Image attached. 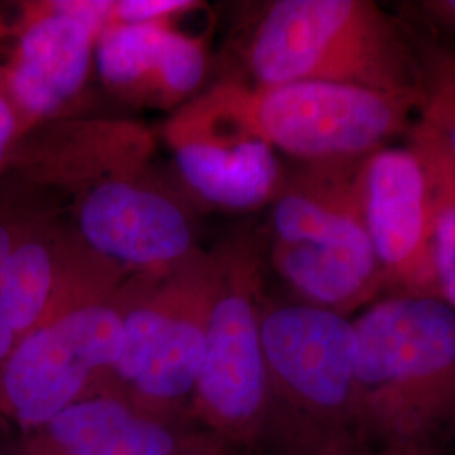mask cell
<instances>
[{
  "label": "cell",
  "mask_w": 455,
  "mask_h": 455,
  "mask_svg": "<svg viewBox=\"0 0 455 455\" xmlns=\"http://www.w3.org/2000/svg\"><path fill=\"white\" fill-rule=\"evenodd\" d=\"M353 324L363 442L383 455H452L455 310L434 297H383Z\"/></svg>",
  "instance_id": "6da1fadb"
},
{
  "label": "cell",
  "mask_w": 455,
  "mask_h": 455,
  "mask_svg": "<svg viewBox=\"0 0 455 455\" xmlns=\"http://www.w3.org/2000/svg\"><path fill=\"white\" fill-rule=\"evenodd\" d=\"M246 63L260 86L324 82L417 95L411 31L371 0L265 4Z\"/></svg>",
  "instance_id": "7a4b0ae2"
},
{
  "label": "cell",
  "mask_w": 455,
  "mask_h": 455,
  "mask_svg": "<svg viewBox=\"0 0 455 455\" xmlns=\"http://www.w3.org/2000/svg\"><path fill=\"white\" fill-rule=\"evenodd\" d=\"M419 95L339 83L221 86L196 114L307 164L363 161L407 135Z\"/></svg>",
  "instance_id": "3957f363"
},
{
  "label": "cell",
  "mask_w": 455,
  "mask_h": 455,
  "mask_svg": "<svg viewBox=\"0 0 455 455\" xmlns=\"http://www.w3.org/2000/svg\"><path fill=\"white\" fill-rule=\"evenodd\" d=\"M261 347L268 400L260 449L282 443L363 442L356 387L358 341L351 317L300 300H265Z\"/></svg>",
  "instance_id": "277c9868"
},
{
  "label": "cell",
  "mask_w": 455,
  "mask_h": 455,
  "mask_svg": "<svg viewBox=\"0 0 455 455\" xmlns=\"http://www.w3.org/2000/svg\"><path fill=\"white\" fill-rule=\"evenodd\" d=\"M260 261L250 240L216 261L206 355L188 420L231 455L260 449L268 383L261 347Z\"/></svg>",
  "instance_id": "5b68a950"
},
{
  "label": "cell",
  "mask_w": 455,
  "mask_h": 455,
  "mask_svg": "<svg viewBox=\"0 0 455 455\" xmlns=\"http://www.w3.org/2000/svg\"><path fill=\"white\" fill-rule=\"evenodd\" d=\"M127 293L66 306L24 334L0 368V422L24 435L105 390L120 359Z\"/></svg>",
  "instance_id": "8992f818"
},
{
  "label": "cell",
  "mask_w": 455,
  "mask_h": 455,
  "mask_svg": "<svg viewBox=\"0 0 455 455\" xmlns=\"http://www.w3.org/2000/svg\"><path fill=\"white\" fill-rule=\"evenodd\" d=\"M363 210L383 297L437 299L428 182L408 144L383 147L364 159Z\"/></svg>",
  "instance_id": "52a82bcc"
},
{
  "label": "cell",
  "mask_w": 455,
  "mask_h": 455,
  "mask_svg": "<svg viewBox=\"0 0 455 455\" xmlns=\"http://www.w3.org/2000/svg\"><path fill=\"white\" fill-rule=\"evenodd\" d=\"M0 82L26 133L58 114L88 76L97 26L73 14L69 0L28 4Z\"/></svg>",
  "instance_id": "ba28073f"
},
{
  "label": "cell",
  "mask_w": 455,
  "mask_h": 455,
  "mask_svg": "<svg viewBox=\"0 0 455 455\" xmlns=\"http://www.w3.org/2000/svg\"><path fill=\"white\" fill-rule=\"evenodd\" d=\"M83 238L115 261L150 270L182 260L193 244L180 204L129 178H107L92 186L78 206Z\"/></svg>",
  "instance_id": "9c48e42d"
},
{
  "label": "cell",
  "mask_w": 455,
  "mask_h": 455,
  "mask_svg": "<svg viewBox=\"0 0 455 455\" xmlns=\"http://www.w3.org/2000/svg\"><path fill=\"white\" fill-rule=\"evenodd\" d=\"M214 280L216 263L178 275L169 319L142 373L125 393L137 410L169 422L189 423L188 407L206 355Z\"/></svg>",
  "instance_id": "30bf717a"
},
{
  "label": "cell",
  "mask_w": 455,
  "mask_h": 455,
  "mask_svg": "<svg viewBox=\"0 0 455 455\" xmlns=\"http://www.w3.org/2000/svg\"><path fill=\"white\" fill-rule=\"evenodd\" d=\"M180 174L197 195L228 210H253L282 191L275 148L186 114L171 131Z\"/></svg>",
  "instance_id": "8fae6325"
},
{
  "label": "cell",
  "mask_w": 455,
  "mask_h": 455,
  "mask_svg": "<svg viewBox=\"0 0 455 455\" xmlns=\"http://www.w3.org/2000/svg\"><path fill=\"white\" fill-rule=\"evenodd\" d=\"M201 434L191 423L156 419L125 395L101 390L24 435V443L51 455H182Z\"/></svg>",
  "instance_id": "7c38bea8"
},
{
  "label": "cell",
  "mask_w": 455,
  "mask_h": 455,
  "mask_svg": "<svg viewBox=\"0 0 455 455\" xmlns=\"http://www.w3.org/2000/svg\"><path fill=\"white\" fill-rule=\"evenodd\" d=\"M363 161L309 164L275 197L278 243H300L374 257L363 210Z\"/></svg>",
  "instance_id": "4fadbf2b"
},
{
  "label": "cell",
  "mask_w": 455,
  "mask_h": 455,
  "mask_svg": "<svg viewBox=\"0 0 455 455\" xmlns=\"http://www.w3.org/2000/svg\"><path fill=\"white\" fill-rule=\"evenodd\" d=\"M165 20L108 24L98 34L97 63L103 80L115 88L152 83L174 95L195 90L206 68L203 48L171 31Z\"/></svg>",
  "instance_id": "5bb4252c"
},
{
  "label": "cell",
  "mask_w": 455,
  "mask_h": 455,
  "mask_svg": "<svg viewBox=\"0 0 455 455\" xmlns=\"http://www.w3.org/2000/svg\"><path fill=\"white\" fill-rule=\"evenodd\" d=\"M272 263L300 302L346 317L379 300L385 291L381 270L373 257L275 242Z\"/></svg>",
  "instance_id": "9a60e30c"
},
{
  "label": "cell",
  "mask_w": 455,
  "mask_h": 455,
  "mask_svg": "<svg viewBox=\"0 0 455 455\" xmlns=\"http://www.w3.org/2000/svg\"><path fill=\"white\" fill-rule=\"evenodd\" d=\"M407 144L422 161L432 204L437 299L455 310V161L439 135L415 120Z\"/></svg>",
  "instance_id": "2e32d148"
},
{
  "label": "cell",
  "mask_w": 455,
  "mask_h": 455,
  "mask_svg": "<svg viewBox=\"0 0 455 455\" xmlns=\"http://www.w3.org/2000/svg\"><path fill=\"white\" fill-rule=\"evenodd\" d=\"M417 54V120L442 139L455 161V43L411 33Z\"/></svg>",
  "instance_id": "e0dca14e"
},
{
  "label": "cell",
  "mask_w": 455,
  "mask_h": 455,
  "mask_svg": "<svg viewBox=\"0 0 455 455\" xmlns=\"http://www.w3.org/2000/svg\"><path fill=\"white\" fill-rule=\"evenodd\" d=\"M186 0H122L115 2L110 24H142L165 20L169 14L193 7Z\"/></svg>",
  "instance_id": "ac0fdd59"
},
{
  "label": "cell",
  "mask_w": 455,
  "mask_h": 455,
  "mask_svg": "<svg viewBox=\"0 0 455 455\" xmlns=\"http://www.w3.org/2000/svg\"><path fill=\"white\" fill-rule=\"evenodd\" d=\"M257 455H383L370 449L361 440L338 442H309V443H283L268 445Z\"/></svg>",
  "instance_id": "d6986e66"
},
{
  "label": "cell",
  "mask_w": 455,
  "mask_h": 455,
  "mask_svg": "<svg viewBox=\"0 0 455 455\" xmlns=\"http://www.w3.org/2000/svg\"><path fill=\"white\" fill-rule=\"evenodd\" d=\"M24 135V125L0 82V178L7 172L12 154Z\"/></svg>",
  "instance_id": "ffe728a7"
},
{
  "label": "cell",
  "mask_w": 455,
  "mask_h": 455,
  "mask_svg": "<svg viewBox=\"0 0 455 455\" xmlns=\"http://www.w3.org/2000/svg\"><path fill=\"white\" fill-rule=\"evenodd\" d=\"M423 22L455 43V0H422L413 5Z\"/></svg>",
  "instance_id": "44dd1931"
},
{
  "label": "cell",
  "mask_w": 455,
  "mask_h": 455,
  "mask_svg": "<svg viewBox=\"0 0 455 455\" xmlns=\"http://www.w3.org/2000/svg\"><path fill=\"white\" fill-rule=\"evenodd\" d=\"M182 455H231L223 443L212 437L210 434H201L199 439Z\"/></svg>",
  "instance_id": "7402d4cb"
},
{
  "label": "cell",
  "mask_w": 455,
  "mask_h": 455,
  "mask_svg": "<svg viewBox=\"0 0 455 455\" xmlns=\"http://www.w3.org/2000/svg\"><path fill=\"white\" fill-rule=\"evenodd\" d=\"M19 341H20V336L0 317V368L12 355Z\"/></svg>",
  "instance_id": "603a6c76"
},
{
  "label": "cell",
  "mask_w": 455,
  "mask_h": 455,
  "mask_svg": "<svg viewBox=\"0 0 455 455\" xmlns=\"http://www.w3.org/2000/svg\"><path fill=\"white\" fill-rule=\"evenodd\" d=\"M24 455H51L48 452H44V451H41V449H37V447H33V445H28V443H24Z\"/></svg>",
  "instance_id": "cb8c5ba5"
},
{
  "label": "cell",
  "mask_w": 455,
  "mask_h": 455,
  "mask_svg": "<svg viewBox=\"0 0 455 455\" xmlns=\"http://www.w3.org/2000/svg\"><path fill=\"white\" fill-rule=\"evenodd\" d=\"M452 455H455V454H452Z\"/></svg>",
  "instance_id": "d4e9b609"
}]
</instances>
